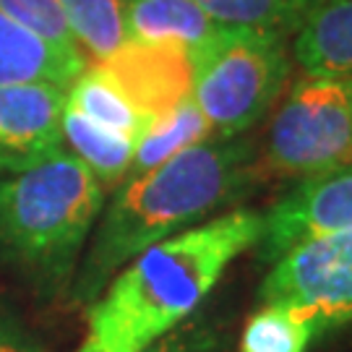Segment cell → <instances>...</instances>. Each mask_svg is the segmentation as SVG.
<instances>
[{
    "mask_svg": "<svg viewBox=\"0 0 352 352\" xmlns=\"http://www.w3.org/2000/svg\"><path fill=\"white\" fill-rule=\"evenodd\" d=\"M256 144L245 136L209 139L146 175L128 177L102 206L68 300L91 305L139 253L230 209L258 183Z\"/></svg>",
    "mask_w": 352,
    "mask_h": 352,
    "instance_id": "1",
    "label": "cell"
},
{
    "mask_svg": "<svg viewBox=\"0 0 352 352\" xmlns=\"http://www.w3.org/2000/svg\"><path fill=\"white\" fill-rule=\"evenodd\" d=\"M261 212L227 209L128 261L89 305L76 352H141L199 311L240 253L261 235Z\"/></svg>",
    "mask_w": 352,
    "mask_h": 352,
    "instance_id": "2",
    "label": "cell"
},
{
    "mask_svg": "<svg viewBox=\"0 0 352 352\" xmlns=\"http://www.w3.org/2000/svg\"><path fill=\"white\" fill-rule=\"evenodd\" d=\"M104 188L87 164L63 151L0 180V266L45 295H68Z\"/></svg>",
    "mask_w": 352,
    "mask_h": 352,
    "instance_id": "3",
    "label": "cell"
},
{
    "mask_svg": "<svg viewBox=\"0 0 352 352\" xmlns=\"http://www.w3.org/2000/svg\"><path fill=\"white\" fill-rule=\"evenodd\" d=\"M190 60V100L217 139L243 136L261 123L289 87L295 65L289 37L227 26Z\"/></svg>",
    "mask_w": 352,
    "mask_h": 352,
    "instance_id": "4",
    "label": "cell"
},
{
    "mask_svg": "<svg viewBox=\"0 0 352 352\" xmlns=\"http://www.w3.org/2000/svg\"><path fill=\"white\" fill-rule=\"evenodd\" d=\"M352 164V76L302 74L269 123L264 170L318 175Z\"/></svg>",
    "mask_w": 352,
    "mask_h": 352,
    "instance_id": "5",
    "label": "cell"
},
{
    "mask_svg": "<svg viewBox=\"0 0 352 352\" xmlns=\"http://www.w3.org/2000/svg\"><path fill=\"white\" fill-rule=\"evenodd\" d=\"M258 300L308 314L321 334L352 324V227L285 253L261 282Z\"/></svg>",
    "mask_w": 352,
    "mask_h": 352,
    "instance_id": "6",
    "label": "cell"
},
{
    "mask_svg": "<svg viewBox=\"0 0 352 352\" xmlns=\"http://www.w3.org/2000/svg\"><path fill=\"white\" fill-rule=\"evenodd\" d=\"M253 245L261 264H274L302 243L352 227V164L302 177L261 214Z\"/></svg>",
    "mask_w": 352,
    "mask_h": 352,
    "instance_id": "7",
    "label": "cell"
},
{
    "mask_svg": "<svg viewBox=\"0 0 352 352\" xmlns=\"http://www.w3.org/2000/svg\"><path fill=\"white\" fill-rule=\"evenodd\" d=\"M68 89L52 84L0 87V170L24 173L63 154Z\"/></svg>",
    "mask_w": 352,
    "mask_h": 352,
    "instance_id": "8",
    "label": "cell"
},
{
    "mask_svg": "<svg viewBox=\"0 0 352 352\" xmlns=\"http://www.w3.org/2000/svg\"><path fill=\"white\" fill-rule=\"evenodd\" d=\"M91 65H97L146 120L167 115L193 91L190 55L167 45L126 39L113 55Z\"/></svg>",
    "mask_w": 352,
    "mask_h": 352,
    "instance_id": "9",
    "label": "cell"
},
{
    "mask_svg": "<svg viewBox=\"0 0 352 352\" xmlns=\"http://www.w3.org/2000/svg\"><path fill=\"white\" fill-rule=\"evenodd\" d=\"M87 68L81 52H65L24 24L0 13V87L52 84L68 89Z\"/></svg>",
    "mask_w": 352,
    "mask_h": 352,
    "instance_id": "10",
    "label": "cell"
},
{
    "mask_svg": "<svg viewBox=\"0 0 352 352\" xmlns=\"http://www.w3.org/2000/svg\"><path fill=\"white\" fill-rule=\"evenodd\" d=\"M123 24L126 39L177 47L190 58L222 32L193 0H123Z\"/></svg>",
    "mask_w": 352,
    "mask_h": 352,
    "instance_id": "11",
    "label": "cell"
},
{
    "mask_svg": "<svg viewBox=\"0 0 352 352\" xmlns=\"http://www.w3.org/2000/svg\"><path fill=\"white\" fill-rule=\"evenodd\" d=\"M289 50L302 74L352 76V0L318 3L292 34Z\"/></svg>",
    "mask_w": 352,
    "mask_h": 352,
    "instance_id": "12",
    "label": "cell"
},
{
    "mask_svg": "<svg viewBox=\"0 0 352 352\" xmlns=\"http://www.w3.org/2000/svg\"><path fill=\"white\" fill-rule=\"evenodd\" d=\"M209 139H214L212 126L204 118L201 110L196 107V102L188 97L177 107H173L167 115L151 120L149 126L144 128V133L136 139L128 177L146 175L151 170H157L160 164L170 162L173 157L183 154L190 146H199Z\"/></svg>",
    "mask_w": 352,
    "mask_h": 352,
    "instance_id": "13",
    "label": "cell"
},
{
    "mask_svg": "<svg viewBox=\"0 0 352 352\" xmlns=\"http://www.w3.org/2000/svg\"><path fill=\"white\" fill-rule=\"evenodd\" d=\"M63 146H68L76 160L87 164L91 175L102 183V188H107L128 177L136 141L91 123L87 115H81L65 102Z\"/></svg>",
    "mask_w": 352,
    "mask_h": 352,
    "instance_id": "14",
    "label": "cell"
},
{
    "mask_svg": "<svg viewBox=\"0 0 352 352\" xmlns=\"http://www.w3.org/2000/svg\"><path fill=\"white\" fill-rule=\"evenodd\" d=\"M68 104L81 115H87L91 123L133 141L151 123L146 118H141L133 110V104L123 97V91L91 63H87V68L68 87Z\"/></svg>",
    "mask_w": 352,
    "mask_h": 352,
    "instance_id": "15",
    "label": "cell"
},
{
    "mask_svg": "<svg viewBox=\"0 0 352 352\" xmlns=\"http://www.w3.org/2000/svg\"><path fill=\"white\" fill-rule=\"evenodd\" d=\"M209 19L227 29H251L292 37L324 0H193Z\"/></svg>",
    "mask_w": 352,
    "mask_h": 352,
    "instance_id": "16",
    "label": "cell"
},
{
    "mask_svg": "<svg viewBox=\"0 0 352 352\" xmlns=\"http://www.w3.org/2000/svg\"><path fill=\"white\" fill-rule=\"evenodd\" d=\"M87 63H100L126 42L123 0H58Z\"/></svg>",
    "mask_w": 352,
    "mask_h": 352,
    "instance_id": "17",
    "label": "cell"
},
{
    "mask_svg": "<svg viewBox=\"0 0 352 352\" xmlns=\"http://www.w3.org/2000/svg\"><path fill=\"white\" fill-rule=\"evenodd\" d=\"M318 334L308 314L287 305H261L245 321L238 352H305Z\"/></svg>",
    "mask_w": 352,
    "mask_h": 352,
    "instance_id": "18",
    "label": "cell"
},
{
    "mask_svg": "<svg viewBox=\"0 0 352 352\" xmlns=\"http://www.w3.org/2000/svg\"><path fill=\"white\" fill-rule=\"evenodd\" d=\"M141 352H232V342L219 318L193 314Z\"/></svg>",
    "mask_w": 352,
    "mask_h": 352,
    "instance_id": "19",
    "label": "cell"
},
{
    "mask_svg": "<svg viewBox=\"0 0 352 352\" xmlns=\"http://www.w3.org/2000/svg\"><path fill=\"white\" fill-rule=\"evenodd\" d=\"M0 13L24 24L26 29H32L34 34L45 37L60 50L81 52L58 0H0Z\"/></svg>",
    "mask_w": 352,
    "mask_h": 352,
    "instance_id": "20",
    "label": "cell"
},
{
    "mask_svg": "<svg viewBox=\"0 0 352 352\" xmlns=\"http://www.w3.org/2000/svg\"><path fill=\"white\" fill-rule=\"evenodd\" d=\"M0 352H29L19 329L13 327L3 314H0Z\"/></svg>",
    "mask_w": 352,
    "mask_h": 352,
    "instance_id": "21",
    "label": "cell"
}]
</instances>
